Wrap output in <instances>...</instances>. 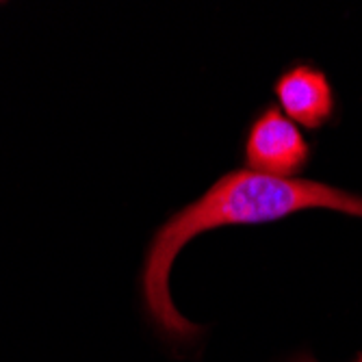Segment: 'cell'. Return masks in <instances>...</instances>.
Returning a JSON list of instances; mask_svg holds the SVG:
<instances>
[{
	"mask_svg": "<svg viewBox=\"0 0 362 362\" xmlns=\"http://www.w3.org/2000/svg\"><path fill=\"white\" fill-rule=\"evenodd\" d=\"M293 362H317L315 358H310V356H300L298 360H293Z\"/></svg>",
	"mask_w": 362,
	"mask_h": 362,
	"instance_id": "obj_4",
	"label": "cell"
},
{
	"mask_svg": "<svg viewBox=\"0 0 362 362\" xmlns=\"http://www.w3.org/2000/svg\"><path fill=\"white\" fill-rule=\"evenodd\" d=\"M276 95L284 113L306 128H321L334 111L332 85L313 65H298L276 83Z\"/></svg>",
	"mask_w": 362,
	"mask_h": 362,
	"instance_id": "obj_3",
	"label": "cell"
},
{
	"mask_svg": "<svg viewBox=\"0 0 362 362\" xmlns=\"http://www.w3.org/2000/svg\"><path fill=\"white\" fill-rule=\"evenodd\" d=\"M310 156L302 130L276 107L267 109L250 128L245 141V160L252 172L291 178Z\"/></svg>",
	"mask_w": 362,
	"mask_h": 362,
	"instance_id": "obj_2",
	"label": "cell"
},
{
	"mask_svg": "<svg viewBox=\"0 0 362 362\" xmlns=\"http://www.w3.org/2000/svg\"><path fill=\"white\" fill-rule=\"evenodd\" d=\"M313 209L362 217V195L315 180L276 178L252 170L221 176L200 200L170 217L152 239L144 267V298L152 319L174 337L197 332V327L176 310L170 293L172 265L191 239L215 228L267 223ZM356 362H362V354Z\"/></svg>",
	"mask_w": 362,
	"mask_h": 362,
	"instance_id": "obj_1",
	"label": "cell"
}]
</instances>
